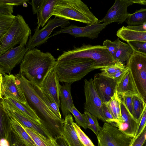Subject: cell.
Listing matches in <instances>:
<instances>
[{
  "label": "cell",
  "instance_id": "cell-1",
  "mask_svg": "<svg viewBox=\"0 0 146 146\" xmlns=\"http://www.w3.org/2000/svg\"><path fill=\"white\" fill-rule=\"evenodd\" d=\"M18 84L24 92L27 102L36 110L41 124L54 139L63 136L64 119H59L45 102L40 87L19 73L15 75Z\"/></svg>",
  "mask_w": 146,
  "mask_h": 146
},
{
  "label": "cell",
  "instance_id": "cell-2",
  "mask_svg": "<svg viewBox=\"0 0 146 146\" xmlns=\"http://www.w3.org/2000/svg\"><path fill=\"white\" fill-rule=\"evenodd\" d=\"M56 59L48 52L36 48L29 50L21 63L19 74L40 86L48 72L53 68Z\"/></svg>",
  "mask_w": 146,
  "mask_h": 146
},
{
  "label": "cell",
  "instance_id": "cell-3",
  "mask_svg": "<svg viewBox=\"0 0 146 146\" xmlns=\"http://www.w3.org/2000/svg\"><path fill=\"white\" fill-rule=\"evenodd\" d=\"M95 66L94 61L88 58L66 60L57 59L54 68L60 82L72 84L95 70Z\"/></svg>",
  "mask_w": 146,
  "mask_h": 146
},
{
  "label": "cell",
  "instance_id": "cell-4",
  "mask_svg": "<svg viewBox=\"0 0 146 146\" xmlns=\"http://www.w3.org/2000/svg\"><path fill=\"white\" fill-rule=\"evenodd\" d=\"M82 58L93 60L95 62V69L111 65L116 62L106 46L84 44L80 47H75L72 50L63 51L57 59L66 60Z\"/></svg>",
  "mask_w": 146,
  "mask_h": 146
},
{
  "label": "cell",
  "instance_id": "cell-5",
  "mask_svg": "<svg viewBox=\"0 0 146 146\" xmlns=\"http://www.w3.org/2000/svg\"><path fill=\"white\" fill-rule=\"evenodd\" d=\"M52 15L80 22L87 25H92L99 20L87 5L79 0H58Z\"/></svg>",
  "mask_w": 146,
  "mask_h": 146
},
{
  "label": "cell",
  "instance_id": "cell-6",
  "mask_svg": "<svg viewBox=\"0 0 146 146\" xmlns=\"http://www.w3.org/2000/svg\"><path fill=\"white\" fill-rule=\"evenodd\" d=\"M31 33L23 16L18 14L10 28L0 38V56L17 44L26 45Z\"/></svg>",
  "mask_w": 146,
  "mask_h": 146
},
{
  "label": "cell",
  "instance_id": "cell-7",
  "mask_svg": "<svg viewBox=\"0 0 146 146\" xmlns=\"http://www.w3.org/2000/svg\"><path fill=\"white\" fill-rule=\"evenodd\" d=\"M126 66L137 88L146 102V55L133 50Z\"/></svg>",
  "mask_w": 146,
  "mask_h": 146
},
{
  "label": "cell",
  "instance_id": "cell-8",
  "mask_svg": "<svg viewBox=\"0 0 146 146\" xmlns=\"http://www.w3.org/2000/svg\"><path fill=\"white\" fill-rule=\"evenodd\" d=\"M110 123L105 122L97 136L98 146H130L133 139Z\"/></svg>",
  "mask_w": 146,
  "mask_h": 146
},
{
  "label": "cell",
  "instance_id": "cell-9",
  "mask_svg": "<svg viewBox=\"0 0 146 146\" xmlns=\"http://www.w3.org/2000/svg\"><path fill=\"white\" fill-rule=\"evenodd\" d=\"M84 92L86 102L85 110L103 121L106 122L102 109V102L94 84L93 79L84 80Z\"/></svg>",
  "mask_w": 146,
  "mask_h": 146
},
{
  "label": "cell",
  "instance_id": "cell-10",
  "mask_svg": "<svg viewBox=\"0 0 146 146\" xmlns=\"http://www.w3.org/2000/svg\"><path fill=\"white\" fill-rule=\"evenodd\" d=\"M0 74V99L10 98L22 103H28L24 92L17 83L15 76Z\"/></svg>",
  "mask_w": 146,
  "mask_h": 146
},
{
  "label": "cell",
  "instance_id": "cell-11",
  "mask_svg": "<svg viewBox=\"0 0 146 146\" xmlns=\"http://www.w3.org/2000/svg\"><path fill=\"white\" fill-rule=\"evenodd\" d=\"M70 24L69 20L65 19L56 17L50 19L42 28L35 30L33 35L30 36L26 47L29 50L41 45L46 42L55 28L58 27L63 28L69 26Z\"/></svg>",
  "mask_w": 146,
  "mask_h": 146
},
{
  "label": "cell",
  "instance_id": "cell-12",
  "mask_svg": "<svg viewBox=\"0 0 146 146\" xmlns=\"http://www.w3.org/2000/svg\"><path fill=\"white\" fill-rule=\"evenodd\" d=\"M108 24L100 23L98 20L92 25L84 27H79L75 25H71L56 32L49 38L60 34L66 33L75 37H87L94 39L98 37L100 32Z\"/></svg>",
  "mask_w": 146,
  "mask_h": 146
},
{
  "label": "cell",
  "instance_id": "cell-13",
  "mask_svg": "<svg viewBox=\"0 0 146 146\" xmlns=\"http://www.w3.org/2000/svg\"><path fill=\"white\" fill-rule=\"evenodd\" d=\"M136 3V0H116L105 17L99 22L109 24L114 22L121 24L125 22L130 14L127 11L128 7Z\"/></svg>",
  "mask_w": 146,
  "mask_h": 146
},
{
  "label": "cell",
  "instance_id": "cell-14",
  "mask_svg": "<svg viewBox=\"0 0 146 146\" xmlns=\"http://www.w3.org/2000/svg\"><path fill=\"white\" fill-rule=\"evenodd\" d=\"M29 49L25 46L19 45L9 49L0 56V73L10 74L11 71L21 62Z\"/></svg>",
  "mask_w": 146,
  "mask_h": 146
},
{
  "label": "cell",
  "instance_id": "cell-15",
  "mask_svg": "<svg viewBox=\"0 0 146 146\" xmlns=\"http://www.w3.org/2000/svg\"><path fill=\"white\" fill-rule=\"evenodd\" d=\"M93 80L102 102L109 101L116 91L117 80L98 73L94 75Z\"/></svg>",
  "mask_w": 146,
  "mask_h": 146
},
{
  "label": "cell",
  "instance_id": "cell-16",
  "mask_svg": "<svg viewBox=\"0 0 146 146\" xmlns=\"http://www.w3.org/2000/svg\"><path fill=\"white\" fill-rule=\"evenodd\" d=\"M4 109L11 117L17 120L23 126L35 130L45 137L53 138L46 129L42 125L38 124L24 115L9 105L4 99H0V102Z\"/></svg>",
  "mask_w": 146,
  "mask_h": 146
},
{
  "label": "cell",
  "instance_id": "cell-17",
  "mask_svg": "<svg viewBox=\"0 0 146 146\" xmlns=\"http://www.w3.org/2000/svg\"><path fill=\"white\" fill-rule=\"evenodd\" d=\"M54 67L46 75L39 86L41 90L51 97L59 107L60 85Z\"/></svg>",
  "mask_w": 146,
  "mask_h": 146
},
{
  "label": "cell",
  "instance_id": "cell-18",
  "mask_svg": "<svg viewBox=\"0 0 146 146\" xmlns=\"http://www.w3.org/2000/svg\"><path fill=\"white\" fill-rule=\"evenodd\" d=\"M116 91L119 95L121 96H138L142 97L128 68L117 80Z\"/></svg>",
  "mask_w": 146,
  "mask_h": 146
},
{
  "label": "cell",
  "instance_id": "cell-19",
  "mask_svg": "<svg viewBox=\"0 0 146 146\" xmlns=\"http://www.w3.org/2000/svg\"><path fill=\"white\" fill-rule=\"evenodd\" d=\"M120 107L122 122L118 128L128 136L133 138L138 127V124L131 115L121 99Z\"/></svg>",
  "mask_w": 146,
  "mask_h": 146
},
{
  "label": "cell",
  "instance_id": "cell-20",
  "mask_svg": "<svg viewBox=\"0 0 146 146\" xmlns=\"http://www.w3.org/2000/svg\"><path fill=\"white\" fill-rule=\"evenodd\" d=\"M63 136L70 146H84L80 141L73 125L74 121L70 114L64 117Z\"/></svg>",
  "mask_w": 146,
  "mask_h": 146
},
{
  "label": "cell",
  "instance_id": "cell-21",
  "mask_svg": "<svg viewBox=\"0 0 146 146\" xmlns=\"http://www.w3.org/2000/svg\"><path fill=\"white\" fill-rule=\"evenodd\" d=\"M71 84L66 83L60 85V100L61 109L64 117L70 114L72 108L74 106L71 93Z\"/></svg>",
  "mask_w": 146,
  "mask_h": 146
},
{
  "label": "cell",
  "instance_id": "cell-22",
  "mask_svg": "<svg viewBox=\"0 0 146 146\" xmlns=\"http://www.w3.org/2000/svg\"><path fill=\"white\" fill-rule=\"evenodd\" d=\"M3 99L21 114L36 123L41 124L40 119L36 111L30 106L28 102L26 104L22 103L10 98Z\"/></svg>",
  "mask_w": 146,
  "mask_h": 146
},
{
  "label": "cell",
  "instance_id": "cell-23",
  "mask_svg": "<svg viewBox=\"0 0 146 146\" xmlns=\"http://www.w3.org/2000/svg\"><path fill=\"white\" fill-rule=\"evenodd\" d=\"M58 0H44L42 6L37 14L38 26L36 29L43 27L52 16Z\"/></svg>",
  "mask_w": 146,
  "mask_h": 146
},
{
  "label": "cell",
  "instance_id": "cell-24",
  "mask_svg": "<svg viewBox=\"0 0 146 146\" xmlns=\"http://www.w3.org/2000/svg\"><path fill=\"white\" fill-rule=\"evenodd\" d=\"M119 38L126 42L129 41L146 42V31L129 29L123 26L117 32Z\"/></svg>",
  "mask_w": 146,
  "mask_h": 146
},
{
  "label": "cell",
  "instance_id": "cell-25",
  "mask_svg": "<svg viewBox=\"0 0 146 146\" xmlns=\"http://www.w3.org/2000/svg\"><path fill=\"white\" fill-rule=\"evenodd\" d=\"M121 100V99L119 98V95L116 91L110 100L105 103L116 121L117 127L118 128L122 122L120 107Z\"/></svg>",
  "mask_w": 146,
  "mask_h": 146
},
{
  "label": "cell",
  "instance_id": "cell-26",
  "mask_svg": "<svg viewBox=\"0 0 146 146\" xmlns=\"http://www.w3.org/2000/svg\"><path fill=\"white\" fill-rule=\"evenodd\" d=\"M23 127L32 138L36 146H58L55 139L46 137L33 129Z\"/></svg>",
  "mask_w": 146,
  "mask_h": 146
},
{
  "label": "cell",
  "instance_id": "cell-27",
  "mask_svg": "<svg viewBox=\"0 0 146 146\" xmlns=\"http://www.w3.org/2000/svg\"><path fill=\"white\" fill-rule=\"evenodd\" d=\"M0 137L8 139L12 130L10 117L5 110L3 105L0 102Z\"/></svg>",
  "mask_w": 146,
  "mask_h": 146
},
{
  "label": "cell",
  "instance_id": "cell-28",
  "mask_svg": "<svg viewBox=\"0 0 146 146\" xmlns=\"http://www.w3.org/2000/svg\"><path fill=\"white\" fill-rule=\"evenodd\" d=\"M10 117L12 129L25 144L26 146H36L32 138L23 128V126L16 119Z\"/></svg>",
  "mask_w": 146,
  "mask_h": 146
},
{
  "label": "cell",
  "instance_id": "cell-29",
  "mask_svg": "<svg viewBox=\"0 0 146 146\" xmlns=\"http://www.w3.org/2000/svg\"><path fill=\"white\" fill-rule=\"evenodd\" d=\"M133 50L130 45L121 41L115 55V60L116 62L123 63L128 61L133 53Z\"/></svg>",
  "mask_w": 146,
  "mask_h": 146
},
{
  "label": "cell",
  "instance_id": "cell-30",
  "mask_svg": "<svg viewBox=\"0 0 146 146\" xmlns=\"http://www.w3.org/2000/svg\"><path fill=\"white\" fill-rule=\"evenodd\" d=\"M128 26H138L146 23V8L136 10L133 13L130 14L125 21Z\"/></svg>",
  "mask_w": 146,
  "mask_h": 146
},
{
  "label": "cell",
  "instance_id": "cell-31",
  "mask_svg": "<svg viewBox=\"0 0 146 146\" xmlns=\"http://www.w3.org/2000/svg\"><path fill=\"white\" fill-rule=\"evenodd\" d=\"M132 100L133 115L139 125V122L146 103L142 97L139 96H132Z\"/></svg>",
  "mask_w": 146,
  "mask_h": 146
},
{
  "label": "cell",
  "instance_id": "cell-32",
  "mask_svg": "<svg viewBox=\"0 0 146 146\" xmlns=\"http://www.w3.org/2000/svg\"><path fill=\"white\" fill-rule=\"evenodd\" d=\"M126 66L124 63L116 62L114 64L107 66L100 69L101 71L100 74L108 77L112 75L126 69Z\"/></svg>",
  "mask_w": 146,
  "mask_h": 146
},
{
  "label": "cell",
  "instance_id": "cell-33",
  "mask_svg": "<svg viewBox=\"0 0 146 146\" xmlns=\"http://www.w3.org/2000/svg\"><path fill=\"white\" fill-rule=\"evenodd\" d=\"M13 15H0V38H2L8 30L16 17Z\"/></svg>",
  "mask_w": 146,
  "mask_h": 146
},
{
  "label": "cell",
  "instance_id": "cell-34",
  "mask_svg": "<svg viewBox=\"0 0 146 146\" xmlns=\"http://www.w3.org/2000/svg\"><path fill=\"white\" fill-rule=\"evenodd\" d=\"M84 114L88 123V128L92 130L96 135H98L101 127L100 126L97 118L90 113L85 111Z\"/></svg>",
  "mask_w": 146,
  "mask_h": 146
},
{
  "label": "cell",
  "instance_id": "cell-35",
  "mask_svg": "<svg viewBox=\"0 0 146 146\" xmlns=\"http://www.w3.org/2000/svg\"><path fill=\"white\" fill-rule=\"evenodd\" d=\"M71 113L73 115L76 124L85 129L88 128V123L84 115L81 113L75 107H73L71 110Z\"/></svg>",
  "mask_w": 146,
  "mask_h": 146
},
{
  "label": "cell",
  "instance_id": "cell-36",
  "mask_svg": "<svg viewBox=\"0 0 146 146\" xmlns=\"http://www.w3.org/2000/svg\"><path fill=\"white\" fill-rule=\"evenodd\" d=\"M42 91L43 97L46 104L58 118L59 119H62L59 110V107L51 97Z\"/></svg>",
  "mask_w": 146,
  "mask_h": 146
},
{
  "label": "cell",
  "instance_id": "cell-37",
  "mask_svg": "<svg viewBox=\"0 0 146 146\" xmlns=\"http://www.w3.org/2000/svg\"><path fill=\"white\" fill-rule=\"evenodd\" d=\"M121 42L118 38L113 41L106 39L103 42V45L106 47L114 60L115 54Z\"/></svg>",
  "mask_w": 146,
  "mask_h": 146
},
{
  "label": "cell",
  "instance_id": "cell-38",
  "mask_svg": "<svg viewBox=\"0 0 146 146\" xmlns=\"http://www.w3.org/2000/svg\"><path fill=\"white\" fill-rule=\"evenodd\" d=\"M73 125L79 139L84 146H95L79 126L74 122Z\"/></svg>",
  "mask_w": 146,
  "mask_h": 146
},
{
  "label": "cell",
  "instance_id": "cell-39",
  "mask_svg": "<svg viewBox=\"0 0 146 146\" xmlns=\"http://www.w3.org/2000/svg\"><path fill=\"white\" fill-rule=\"evenodd\" d=\"M127 42L133 50L146 55V42L129 41Z\"/></svg>",
  "mask_w": 146,
  "mask_h": 146
},
{
  "label": "cell",
  "instance_id": "cell-40",
  "mask_svg": "<svg viewBox=\"0 0 146 146\" xmlns=\"http://www.w3.org/2000/svg\"><path fill=\"white\" fill-rule=\"evenodd\" d=\"M146 140V123L140 134L135 138H133L130 146H142Z\"/></svg>",
  "mask_w": 146,
  "mask_h": 146
},
{
  "label": "cell",
  "instance_id": "cell-41",
  "mask_svg": "<svg viewBox=\"0 0 146 146\" xmlns=\"http://www.w3.org/2000/svg\"><path fill=\"white\" fill-rule=\"evenodd\" d=\"M8 140L10 146H26L12 129Z\"/></svg>",
  "mask_w": 146,
  "mask_h": 146
},
{
  "label": "cell",
  "instance_id": "cell-42",
  "mask_svg": "<svg viewBox=\"0 0 146 146\" xmlns=\"http://www.w3.org/2000/svg\"><path fill=\"white\" fill-rule=\"evenodd\" d=\"M102 109L106 122L117 127L116 121L104 102L102 103Z\"/></svg>",
  "mask_w": 146,
  "mask_h": 146
},
{
  "label": "cell",
  "instance_id": "cell-43",
  "mask_svg": "<svg viewBox=\"0 0 146 146\" xmlns=\"http://www.w3.org/2000/svg\"><path fill=\"white\" fill-rule=\"evenodd\" d=\"M146 122V103L139 122V126L135 137V138L140 133Z\"/></svg>",
  "mask_w": 146,
  "mask_h": 146
},
{
  "label": "cell",
  "instance_id": "cell-44",
  "mask_svg": "<svg viewBox=\"0 0 146 146\" xmlns=\"http://www.w3.org/2000/svg\"><path fill=\"white\" fill-rule=\"evenodd\" d=\"M121 97L123 99L122 100L127 110L132 117L134 118L133 115V107L132 96H121Z\"/></svg>",
  "mask_w": 146,
  "mask_h": 146
},
{
  "label": "cell",
  "instance_id": "cell-45",
  "mask_svg": "<svg viewBox=\"0 0 146 146\" xmlns=\"http://www.w3.org/2000/svg\"><path fill=\"white\" fill-rule=\"evenodd\" d=\"M13 6L0 3V15H10L13 13Z\"/></svg>",
  "mask_w": 146,
  "mask_h": 146
},
{
  "label": "cell",
  "instance_id": "cell-46",
  "mask_svg": "<svg viewBox=\"0 0 146 146\" xmlns=\"http://www.w3.org/2000/svg\"><path fill=\"white\" fill-rule=\"evenodd\" d=\"M44 0H32L30 4L32 6L33 12L34 14H37L39 11Z\"/></svg>",
  "mask_w": 146,
  "mask_h": 146
},
{
  "label": "cell",
  "instance_id": "cell-47",
  "mask_svg": "<svg viewBox=\"0 0 146 146\" xmlns=\"http://www.w3.org/2000/svg\"><path fill=\"white\" fill-rule=\"evenodd\" d=\"M29 0H0V3L5 4L13 6L21 5L29 1Z\"/></svg>",
  "mask_w": 146,
  "mask_h": 146
},
{
  "label": "cell",
  "instance_id": "cell-48",
  "mask_svg": "<svg viewBox=\"0 0 146 146\" xmlns=\"http://www.w3.org/2000/svg\"><path fill=\"white\" fill-rule=\"evenodd\" d=\"M55 139L58 146H70L67 141L63 136L58 137Z\"/></svg>",
  "mask_w": 146,
  "mask_h": 146
},
{
  "label": "cell",
  "instance_id": "cell-49",
  "mask_svg": "<svg viewBox=\"0 0 146 146\" xmlns=\"http://www.w3.org/2000/svg\"><path fill=\"white\" fill-rule=\"evenodd\" d=\"M127 28L133 30L146 31V23L143 24L138 26H128L126 27Z\"/></svg>",
  "mask_w": 146,
  "mask_h": 146
},
{
  "label": "cell",
  "instance_id": "cell-50",
  "mask_svg": "<svg viewBox=\"0 0 146 146\" xmlns=\"http://www.w3.org/2000/svg\"><path fill=\"white\" fill-rule=\"evenodd\" d=\"M0 146H10V144L8 139L2 138L0 139Z\"/></svg>",
  "mask_w": 146,
  "mask_h": 146
},
{
  "label": "cell",
  "instance_id": "cell-51",
  "mask_svg": "<svg viewBox=\"0 0 146 146\" xmlns=\"http://www.w3.org/2000/svg\"><path fill=\"white\" fill-rule=\"evenodd\" d=\"M139 4L141 5H146V0H141L139 1Z\"/></svg>",
  "mask_w": 146,
  "mask_h": 146
},
{
  "label": "cell",
  "instance_id": "cell-52",
  "mask_svg": "<svg viewBox=\"0 0 146 146\" xmlns=\"http://www.w3.org/2000/svg\"><path fill=\"white\" fill-rule=\"evenodd\" d=\"M142 146H146V140Z\"/></svg>",
  "mask_w": 146,
  "mask_h": 146
},
{
  "label": "cell",
  "instance_id": "cell-53",
  "mask_svg": "<svg viewBox=\"0 0 146 146\" xmlns=\"http://www.w3.org/2000/svg\"></svg>",
  "mask_w": 146,
  "mask_h": 146
}]
</instances>
